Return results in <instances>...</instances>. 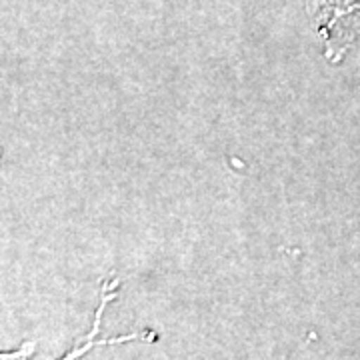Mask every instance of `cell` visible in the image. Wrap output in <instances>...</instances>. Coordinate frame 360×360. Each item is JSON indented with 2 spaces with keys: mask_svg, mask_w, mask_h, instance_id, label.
Returning a JSON list of instances; mask_svg holds the SVG:
<instances>
[{
  "mask_svg": "<svg viewBox=\"0 0 360 360\" xmlns=\"http://www.w3.org/2000/svg\"><path fill=\"white\" fill-rule=\"evenodd\" d=\"M356 0H314V6L321 11H342Z\"/></svg>",
  "mask_w": 360,
  "mask_h": 360,
  "instance_id": "1",
  "label": "cell"
},
{
  "mask_svg": "<svg viewBox=\"0 0 360 360\" xmlns=\"http://www.w3.org/2000/svg\"><path fill=\"white\" fill-rule=\"evenodd\" d=\"M354 30H356V34H360V0H359V13H356V18H354Z\"/></svg>",
  "mask_w": 360,
  "mask_h": 360,
  "instance_id": "2",
  "label": "cell"
}]
</instances>
